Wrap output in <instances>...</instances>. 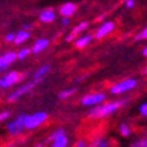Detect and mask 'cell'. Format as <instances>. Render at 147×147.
Segmentation results:
<instances>
[{"instance_id":"cell-1","label":"cell","mask_w":147,"mask_h":147,"mask_svg":"<svg viewBox=\"0 0 147 147\" xmlns=\"http://www.w3.org/2000/svg\"><path fill=\"white\" fill-rule=\"evenodd\" d=\"M125 105H126L125 99H115V101H110V102L105 101L101 105H97L93 107L88 113V117L92 119H102V118H106V117L114 114L115 111H118Z\"/></svg>"},{"instance_id":"cell-2","label":"cell","mask_w":147,"mask_h":147,"mask_svg":"<svg viewBox=\"0 0 147 147\" xmlns=\"http://www.w3.org/2000/svg\"><path fill=\"white\" fill-rule=\"evenodd\" d=\"M138 85V81L135 78H126L122 80V81L114 84L111 88H110V94L113 96H121L123 93H127L130 90L135 89Z\"/></svg>"},{"instance_id":"cell-3","label":"cell","mask_w":147,"mask_h":147,"mask_svg":"<svg viewBox=\"0 0 147 147\" xmlns=\"http://www.w3.org/2000/svg\"><path fill=\"white\" fill-rule=\"evenodd\" d=\"M47 119H48V114L45 111L27 114V117H25V130H34V129L40 127L42 123H45Z\"/></svg>"},{"instance_id":"cell-4","label":"cell","mask_w":147,"mask_h":147,"mask_svg":"<svg viewBox=\"0 0 147 147\" xmlns=\"http://www.w3.org/2000/svg\"><path fill=\"white\" fill-rule=\"evenodd\" d=\"M25 117H27V114H24V113L19 114L13 121H11V122L8 123L7 131L9 135L17 137V135H20V134L25 130Z\"/></svg>"},{"instance_id":"cell-5","label":"cell","mask_w":147,"mask_h":147,"mask_svg":"<svg viewBox=\"0 0 147 147\" xmlns=\"http://www.w3.org/2000/svg\"><path fill=\"white\" fill-rule=\"evenodd\" d=\"M107 96L106 93L102 92H96V93H90V94H86L81 98V105L82 106H97V105H101L106 101Z\"/></svg>"},{"instance_id":"cell-6","label":"cell","mask_w":147,"mask_h":147,"mask_svg":"<svg viewBox=\"0 0 147 147\" xmlns=\"http://www.w3.org/2000/svg\"><path fill=\"white\" fill-rule=\"evenodd\" d=\"M41 80H36V78H33L31 82H27L25 85H23V86H20L19 89H16L12 94H9V97L7 98V101L8 102H15V101H17V99L20 98V97H23V96H25L27 93H29L32 89H33L34 86L37 85L38 82H40Z\"/></svg>"},{"instance_id":"cell-7","label":"cell","mask_w":147,"mask_h":147,"mask_svg":"<svg viewBox=\"0 0 147 147\" xmlns=\"http://www.w3.org/2000/svg\"><path fill=\"white\" fill-rule=\"evenodd\" d=\"M17 60V52L9 51L7 53H4L3 56H0V72H5L8 66L12 65Z\"/></svg>"},{"instance_id":"cell-8","label":"cell","mask_w":147,"mask_h":147,"mask_svg":"<svg viewBox=\"0 0 147 147\" xmlns=\"http://www.w3.org/2000/svg\"><path fill=\"white\" fill-rule=\"evenodd\" d=\"M115 29V23L114 21H105L102 24L99 25V28L96 31V34H94V37L96 38H103L106 37L107 34H110L111 32Z\"/></svg>"},{"instance_id":"cell-9","label":"cell","mask_w":147,"mask_h":147,"mask_svg":"<svg viewBox=\"0 0 147 147\" xmlns=\"http://www.w3.org/2000/svg\"><path fill=\"white\" fill-rule=\"evenodd\" d=\"M19 80H20V74H19V73L17 72H9L1 78V86H3L4 89H8V88H11V86H13L15 84H17Z\"/></svg>"},{"instance_id":"cell-10","label":"cell","mask_w":147,"mask_h":147,"mask_svg":"<svg viewBox=\"0 0 147 147\" xmlns=\"http://www.w3.org/2000/svg\"><path fill=\"white\" fill-rule=\"evenodd\" d=\"M88 27H89V21H81L80 24H77L74 28H73L72 32H70V33H69L68 36L65 37V41H68V42L73 41L76 37H77V34L81 33V32H84Z\"/></svg>"},{"instance_id":"cell-11","label":"cell","mask_w":147,"mask_h":147,"mask_svg":"<svg viewBox=\"0 0 147 147\" xmlns=\"http://www.w3.org/2000/svg\"><path fill=\"white\" fill-rule=\"evenodd\" d=\"M76 11H77V4L68 1V3H64L61 7H60L58 12H60V15H61V16L72 17L73 15L76 13Z\"/></svg>"},{"instance_id":"cell-12","label":"cell","mask_w":147,"mask_h":147,"mask_svg":"<svg viewBox=\"0 0 147 147\" xmlns=\"http://www.w3.org/2000/svg\"><path fill=\"white\" fill-rule=\"evenodd\" d=\"M49 44H51V41L48 40V38H38V40L34 41L33 47H32V53H34V55H38V53H41V52H44L45 49L49 47Z\"/></svg>"},{"instance_id":"cell-13","label":"cell","mask_w":147,"mask_h":147,"mask_svg":"<svg viewBox=\"0 0 147 147\" xmlns=\"http://www.w3.org/2000/svg\"><path fill=\"white\" fill-rule=\"evenodd\" d=\"M40 21L45 23V24H49V23H53L56 20V12L53 8H47V9L41 11L40 16H38Z\"/></svg>"},{"instance_id":"cell-14","label":"cell","mask_w":147,"mask_h":147,"mask_svg":"<svg viewBox=\"0 0 147 147\" xmlns=\"http://www.w3.org/2000/svg\"><path fill=\"white\" fill-rule=\"evenodd\" d=\"M93 38H94V34H84V36L78 37L77 40L74 41L76 48H78V49L86 48V47H88V45H89L90 42L93 41Z\"/></svg>"},{"instance_id":"cell-15","label":"cell","mask_w":147,"mask_h":147,"mask_svg":"<svg viewBox=\"0 0 147 147\" xmlns=\"http://www.w3.org/2000/svg\"><path fill=\"white\" fill-rule=\"evenodd\" d=\"M29 37H31V32H29V31H25V29H21L19 33H16V38H15L13 44L15 45L24 44L25 41L29 40Z\"/></svg>"},{"instance_id":"cell-16","label":"cell","mask_w":147,"mask_h":147,"mask_svg":"<svg viewBox=\"0 0 147 147\" xmlns=\"http://www.w3.org/2000/svg\"><path fill=\"white\" fill-rule=\"evenodd\" d=\"M65 129L64 127H58V129H56L53 133L51 134L48 137V139H47V142H53V140H56V139H58L60 137H62V135H65Z\"/></svg>"},{"instance_id":"cell-17","label":"cell","mask_w":147,"mask_h":147,"mask_svg":"<svg viewBox=\"0 0 147 147\" xmlns=\"http://www.w3.org/2000/svg\"><path fill=\"white\" fill-rule=\"evenodd\" d=\"M68 144H69V138L66 137V134L52 142V147H68Z\"/></svg>"},{"instance_id":"cell-18","label":"cell","mask_w":147,"mask_h":147,"mask_svg":"<svg viewBox=\"0 0 147 147\" xmlns=\"http://www.w3.org/2000/svg\"><path fill=\"white\" fill-rule=\"evenodd\" d=\"M49 70H51V66H49L48 64H47V65H42V66H41V68L37 70V72L33 74V78H36V80H42V77H44V76L49 72Z\"/></svg>"},{"instance_id":"cell-19","label":"cell","mask_w":147,"mask_h":147,"mask_svg":"<svg viewBox=\"0 0 147 147\" xmlns=\"http://www.w3.org/2000/svg\"><path fill=\"white\" fill-rule=\"evenodd\" d=\"M76 92H77L76 88H69V89H65V90H62V92H60L58 97H60V99H66V98H69V97H72Z\"/></svg>"},{"instance_id":"cell-20","label":"cell","mask_w":147,"mask_h":147,"mask_svg":"<svg viewBox=\"0 0 147 147\" xmlns=\"http://www.w3.org/2000/svg\"><path fill=\"white\" fill-rule=\"evenodd\" d=\"M119 133L122 137L127 138V137H130L131 135V127L127 125V123H122L119 126Z\"/></svg>"},{"instance_id":"cell-21","label":"cell","mask_w":147,"mask_h":147,"mask_svg":"<svg viewBox=\"0 0 147 147\" xmlns=\"http://www.w3.org/2000/svg\"><path fill=\"white\" fill-rule=\"evenodd\" d=\"M31 52H32V49H29V48L20 49V51L17 52V60H24V58H27L28 56L31 55Z\"/></svg>"},{"instance_id":"cell-22","label":"cell","mask_w":147,"mask_h":147,"mask_svg":"<svg viewBox=\"0 0 147 147\" xmlns=\"http://www.w3.org/2000/svg\"><path fill=\"white\" fill-rule=\"evenodd\" d=\"M130 147H147V138H142V139L134 142Z\"/></svg>"},{"instance_id":"cell-23","label":"cell","mask_w":147,"mask_h":147,"mask_svg":"<svg viewBox=\"0 0 147 147\" xmlns=\"http://www.w3.org/2000/svg\"><path fill=\"white\" fill-rule=\"evenodd\" d=\"M135 40H137V41H139V40H147V27L143 28V29H142V31H140L139 33L135 36Z\"/></svg>"},{"instance_id":"cell-24","label":"cell","mask_w":147,"mask_h":147,"mask_svg":"<svg viewBox=\"0 0 147 147\" xmlns=\"http://www.w3.org/2000/svg\"><path fill=\"white\" fill-rule=\"evenodd\" d=\"M139 114L142 117H144V118H147V101L139 106Z\"/></svg>"},{"instance_id":"cell-25","label":"cell","mask_w":147,"mask_h":147,"mask_svg":"<svg viewBox=\"0 0 147 147\" xmlns=\"http://www.w3.org/2000/svg\"><path fill=\"white\" fill-rule=\"evenodd\" d=\"M9 111L8 110H4V111H0V122H3V121H5L9 117Z\"/></svg>"},{"instance_id":"cell-26","label":"cell","mask_w":147,"mask_h":147,"mask_svg":"<svg viewBox=\"0 0 147 147\" xmlns=\"http://www.w3.org/2000/svg\"><path fill=\"white\" fill-rule=\"evenodd\" d=\"M98 147H110V140L107 139V138H102L98 144Z\"/></svg>"},{"instance_id":"cell-27","label":"cell","mask_w":147,"mask_h":147,"mask_svg":"<svg viewBox=\"0 0 147 147\" xmlns=\"http://www.w3.org/2000/svg\"><path fill=\"white\" fill-rule=\"evenodd\" d=\"M74 147H89V144H88V142L85 139H80V140H77V143L74 144Z\"/></svg>"},{"instance_id":"cell-28","label":"cell","mask_w":147,"mask_h":147,"mask_svg":"<svg viewBox=\"0 0 147 147\" xmlns=\"http://www.w3.org/2000/svg\"><path fill=\"white\" fill-rule=\"evenodd\" d=\"M101 139H102V137L94 138V139L92 140V143L89 144V147H98V144H99V142H101Z\"/></svg>"},{"instance_id":"cell-29","label":"cell","mask_w":147,"mask_h":147,"mask_svg":"<svg viewBox=\"0 0 147 147\" xmlns=\"http://www.w3.org/2000/svg\"><path fill=\"white\" fill-rule=\"evenodd\" d=\"M15 38H16V33H8L7 36H5V41H7V42H13Z\"/></svg>"},{"instance_id":"cell-30","label":"cell","mask_w":147,"mask_h":147,"mask_svg":"<svg viewBox=\"0 0 147 147\" xmlns=\"http://www.w3.org/2000/svg\"><path fill=\"white\" fill-rule=\"evenodd\" d=\"M61 23L64 27H66V25H69V23H70V17L68 16H61Z\"/></svg>"},{"instance_id":"cell-31","label":"cell","mask_w":147,"mask_h":147,"mask_svg":"<svg viewBox=\"0 0 147 147\" xmlns=\"http://www.w3.org/2000/svg\"><path fill=\"white\" fill-rule=\"evenodd\" d=\"M125 3H126V8L131 9V8H134V5H135V0H127Z\"/></svg>"},{"instance_id":"cell-32","label":"cell","mask_w":147,"mask_h":147,"mask_svg":"<svg viewBox=\"0 0 147 147\" xmlns=\"http://www.w3.org/2000/svg\"><path fill=\"white\" fill-rule=\"evenodd\" d=\"M31 28H32L31 24H24V25H23V29H25V31H29Z\"/></svg>"},{"instance_id":"cell-33","label":"cell","mask_w":147,"mask_h":147,"mask_svg":"<svg viewBox=\"0 0 147 147\" xmlns=\"http://www.w3.org/2000/svg\"><path fill=\"white\" fill-rule=\"evenodd\" d=\"M105 16H106V15H101V16H98L97 17V21H102L103 19H105Z\"/></svg>"},{"instance_id":"cell-34","label":"cell","mask_w":147,"mask_h":147,"mask_svg":"<svg viewBox=\"0 0 147 147\" xmlns=\"http://www.w3.org/2000/svg\"><path fill=\"white\" fill-rule=\"evenodd\" d=\"M142 55L144 56V57H147V47H144L143 51H142Z\"/></svg>"},{"instance_id":"cell-35","label":"cell","mask_w":147,"mask_h":147,"mask_svg":"<svg viewBox=\"0 0 147 147\" xmlns=\"http://www.w3.org/2000/svg\"><path fill=\"white\" fill-rule=\"evenodd\" d=\"M85 78V76H81V77H78V78L76 80V82H80V81H82V80Z\"/></svg>"},{"instance_id":"cell-36","label":"cell","mask_w":147,"mask_h":147,"mask_svg":"<svg viewBox=\"0 0 147 147\" xmlns=\"http://www.w3.org/2000/svg\"><path fill=\"white\" fill-rule=\"evenodd\" d=\"M143 73H144V74H146V76H147V66H146V68H144V70H143Z\"/></svg>"},{"instance_id":"cell-37","label":"cell","mask_w":147,"mask_h":147,"mask_svg":"<svg viewBox=\"0 0 147 147\" xmlns=\"http://www.w3.org/2000/svg\"><path fill=\"white\" fill-rule=\"evenodd\" d=\"M36 147H44V144H37Z\"/></svg>"},{"instance_id":"cell-38","label":"cell","mask_w":147,"mask_h":147,"mask_svg":"<svg viewBox=\"0 0 147 147\" xmlns=\"http://www.w3.org/2000/svg\"><path fill=\"white\" fill-rule=\"evenodd\" d=\"M1 88H3V86H1V80H0V89H1Z\"/></svg>"},{"instance_id":"cell-39","label":"cell","mask_w":147,"mask_h":147,"mask_svg":"<svg viewBox=\"0 0 147 147\" xmlns=\"http://www.w3.org/2000/svg\"><path fill=\"white\" fill-rule=\"evenodd\" d=\"M123 1H127V0H123Z\"/></svg>"}]
</instances>
